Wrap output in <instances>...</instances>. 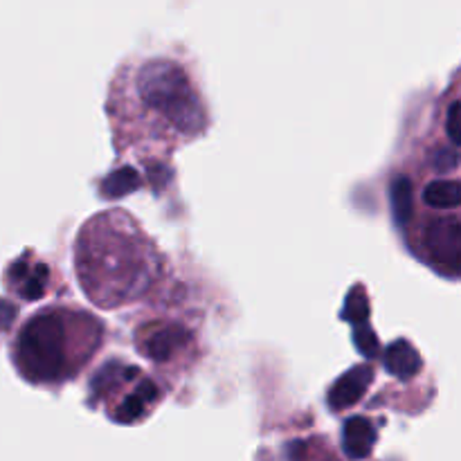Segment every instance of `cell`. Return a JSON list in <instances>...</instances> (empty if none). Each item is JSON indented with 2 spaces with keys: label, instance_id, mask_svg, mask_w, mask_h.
<instances>
[{
  "label": "cell",
  "instance_id": "1",
  "mask_svg": "<svg viewBox=\"0 0 461 461\" xmlns=\"http://www.w3.org/2000/svg\"><path fill=\"white\" fill-rule=\"evenodd\" d=\"M70 315L48 309L32 315L12 345L14 367L34 385L59 383L72 372L70 367Z\"/></svg>",
  "mask_w": 461,
  "mask_h": 461
},
{
  "label": "cell",
  "instance_id": "2",
  "mask_svg": "<svg viewBox=\"0 0 461 461\" xmlns=\"http://www.w3.org/2000/svg\"><path fill=\"white\" fill-rule=\"evenodd\" d=\"M138 88L144 104L160 113L171 126L183 131L185 135H194L205 126L201 99L176 63L149 61L140 70Z\"/></svg>",
  "mask_w": 461,
  "mask_h": 461
},
{
  "label": "cell",
  "instance_id": "3",
  "mask_svg": "<svg viewBox=\"0 0 461 461\" xmlns=\"http://www.w3.org/2000/svg\"><path fill=\"white\" fill-rule=\"evenodd\" d=\"M423 243L437 266L446 270H461V221H430L423 234Z\"/></svg>",
  "mask_w": 461,
  "mask_h": 461
},
{
  "label": "cell",
  "instance_id": "4",
  "mask_svg": "<svg viewBox=\"0 0 461 461\" xmlns=\"http://www.w3.org/2000/svg\"><path fill=\"white\" fill-rule=\"evenodd\" d=\"M5 284L9 291L16 293L21 300L36 302L48 293L50 270L41 261H32L30 255H23L21 259L14 261L5 273Z\"/></svg>",
  "mask_w": 461,
  "mask_h": 461
},
{
  "label": "cell",
  "instance_id": "5",
  "mask_svg": "<svg viewBox=\"0 0 461 461\" xmlns=\"http://www.w3.org/2000/svg\"><path fill=\"white\" fill-rule=\"evenodd\" d=\"M374 381V369L369 365H360V367L349 369L345 376L336 381V385L329 390V408L331 410H347L351 405L358 403L369 390Z\"/></svg>",
  "mask_w": 461,
  "mask_h": 461
},
{
  "label": "cell",
  "instance_id": "6",
  "mask_svg": "<svg viewBox=\"0 0 461 461\" xmlns=\"http://www.w3.org/2000/svg\"><path fill=\"white\" fill-rule=\"evenodd\" d=\"M192 342V336L185 327L178 324H171V327L158 329L156 333H151L149 338H144V342L140 345V349L149 356L156 363H165L171 356H176V351H180L183 347H187Z\"/></svg>",
  "mask_w": 461,
  "mask_h": 461
},
{
  "label": "cell",
  "instance_id": "7",
  "mask_svg": "<svg viewBox=\"0 0 461 461\" xmlns=\"http://www.w3.org/2000/svg\"><path fill=\"white\" fill-rule=\"evenodd\" d=\"M376 444V428L365 417H351L342 428V448L349 459H365Z\"/></svg>",
  "mask_w": 461,
  "mask_h": 461
},
{
  "label": "cell",
  "instance_id": "8",
  "mask_svg": "<svg viewBox=\"0 0 461 461\" xmlns=\"http://www.w3.org/2000/svg\"><path fill=\"white\" fill-rule=\"evenodd\" d=\"M421 356L408 340H396L385 351V369L396 378H412L421 369Z\"/></svg>",
  "mask_w": 461,
  "mask_h": 461
},
{
  "label": "cell",
  "instance_id": "9",
  "mask_svg": "<svg viewBox=\"0 0 461 461\" xmlns=\"http://www.w3.org/2000/svg\"><path fill=\"white\" fill-rule=\"evenodd\" d=\"M158 396H160V390H158L156 383H153V381H142L138 385V390H135L133 394H131L129 399H126L124 403L120 405V410H117L115 419L120 423L138 421V419L144 417V412H147L149 405L156 403Z\"/></svg>",
  "mask_w": 461,
  "mask_h": 461
},
{
  "label": "cell",
  "instance_id": "10",
  "mask_svg": "<svg viewBox=\"0 0 461 461\" xmlns=\"http://www.w3.org/2000/svg\"><path fill=\"white\" fill-rule=\"evenodd\" d=\"M423 198L435 210H450L461 205V180H435L426 187Z\"/></svg>",
  "mask_w": 461,
  "mask_h": 461
},
{
  "label": "cell",
  "instance_id": "11",
  "mask_svg": "<svg viewBox=\"0 0 461 461\" xmlns=\"http://www.w3.org/2000/svg\"><path fill=\"white\" fill-rule=\"evenodd\" d=\"M392 196V212H394V221L399 225H405L410 219H412V183H410L408 176H396L392 180L390 187Z\"/></svg>",
  "mask_w": 461,
  "mask_h": 461
},
{
  "label": "cell",
  "instance_id": "12",
  "mask_svg": "<svg viewBox=\"0 0 461 461\" xmlns=\"http://www.w3.org/2000/svg\"><path fill=\"white\" fill-rule=\"evenodd\" d=\"M140 185H142V178H140V174L133 167H120V169H115L104 178L102 194L106 198H120L135 192Z\"/></svg>",
  "mask_w": 461,
  "mask_h": 461
},
{
  "label": "cell",
  "instance_id": "13",
  "mask_svg": "<svg viewBox=\"0 0 461 461\" xmlns=\"http://www.w3.org/2000/svg\"><path fill=\"white\" fill-rule=\"evenodd\" d=\"M342 318L354 322L356 327H363L369 318V300L367 293H365L363 286H354L351 288L349 297H347V306L342 311Z\"/></svg>",
  "mask_w": 461,
  "mask_h": 461
},
{
  "label": "cell",
  "instance_id": "14",
  "mask_svg": "<svg viewBox=\"0 0 461 461\" xmlns=\"http://www.w3.org/2000/svg\"><path fill=\"white\" fill-rule=\"evenodd\" d=\"M354 340H356V347H358V351L365 356V358H374V356H376L378 338L372 329L365 327V324L363 327H358L354 333Z\"/></svg>",
  "mask_w": 461,
  "mask_h": 461
},
{
  "label": "cell",
  "instance_id": "15",
  "mask_svg": "<svg viewBox=\"0 0 461 461\" xmlns=\"http://www.w3.org/2000/svg\"><path fill=\"white\" fill-rule=\"evenodd\" d=\"M448 135L461 147V102H455L448 111Z\"/></svg>",
  "mask_w": 461,
  "mask_h": 461
},
{
  "label": "cell",
  "instance_id": "16",
  "mask_svg": "<svg viewBox=\"0 0 461 461\" xmlns=\"http://www.w3.org/2000/svg\"><path fill=\"white\" fill-rule=\"evenodd\" d=\"M432 162H435V167L439 171H448V169H453L455 165H457L459 156L455 151H450V149H441V151L435 153Z\"/></svg>",
  "mask_w": 461,
  "mask_h": 461
}]
</instances>
